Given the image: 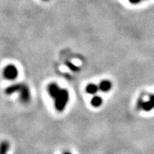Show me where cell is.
<instances>
[{
	"instance_id": "1",
	"label": "cell",
	"mask_w": 154,
	"mask_h": 154,
	"mask_svg": "<svg viewBox=\"0 0 154 154\" xmlns=\"http://www.w3.org/2000/svg\"><path fill=\"white\" fill-rule=\"evenodd\" d=\"M55 107L58 111H63L66 107V103L69 100V93L67 90L61 89L58 96L54 99Z\"/></svg>"
},
{
	"instance_id": "2",
	"label": "cell",
	"mask_w": 154,
	"mask_h": 154,
	"mask_svg": "<svg viewBox=\"0 0 154 154\" xmlns=\"http://www.w3.org/2000/svg\"><path fill=\"white\" fill-rule=\"evenodd\" d=\"M3 76L8 80H14L18 76V70L14 65H7L3 70Z\"/></svg>"
},
{
	"instance_id": "3",
	"label": "cell",
	"mask_w": 154,
	"mask_h": 154,
	"mask_svg": "<svg viewBox=\"0 0 154 154\" xmlns=\"http://www.w3.org/2000/svg\"><path fill=\"white\" fill-rule=\"evenodd\" d=\"M30 98H31V93H30L29 88L26 85L23 84L21 89L20 91V99L21 102L26 103L29 101Z\"/></svg>"
},
{
	"instance_id": "4",
	"label": "cell",
	"mask_w": 154,
	"mask_h": 154,
	"mask_svg": "<svg viewBox=\"0 0 154 154\" xmlns=\"http://www.w3.org/2000/svg\"><path fill=\"white\" fill-rule=\"evenodd\" d=\"M60 90L61 89L59 88L58 85L56 84V83H51L48 86V92H49V95L53 99H55L58 96Z\"/></svg>"
},
{
	"instance_id": "5",
	"label": "cell",
	"mask_w": 154,
	"mask_h": 154,
	"mask_svg": "<svg viewBox=\"0 0 154 154\" xmlns=\"http://www.w3.org/2000/svg\"><path fill=\"white\" fill-rule=\"evenodd\" d=\"M23 84H14L12 85L9 86L8 88H6L5 90V92H6V95H11L13 93H15V92H17L20 91L21 89Z\"/></svg>"
},
{
	"instance_id": "6",
	"label": "cell",
	"mask_w": 154,
	"mask_h": 154,
	"mask_svg": "<svg viewBox=\"0 0 154 154\" xmlns=\"http://www.w3.org/2000/svg\"><path fill=\"white\" fill-rule=\"evenodd\" d=\"M99 88H100V89L101 90L102 92H106L111 89L112 83L109 82V81L104 80L103 81V82H100V85H99Z\"/></svg>"
},
{
	"instance_id": "7",
	"label": "cell",
	"mask_w": 154,
	"mask_h": 154,
	"mask_svg": "<svg viewBox=\"0 0 154 154\" xmlns=\"http://www.w3.org/2000/svg\"><path fill=\"white\" fill-rule=\"evenodd\" d=\"M100 89L99 86L96 85V84H88L86 87V92H88V94H92L94 95L98 92V90Z\"/></svg>"
},
{
	"instance_id": "8",
	"label": "cell",
	"mask_w": 154,
	"mask_h": 154,
	"mask_svg": "<svg viewBox=\"0 0 154 154\" xmlns=\"http://www.w3.org/2000/svg\"><path fill=\"white\" fill-rule=\"evenodd\" d=\"M102 103H103V100L99 96H95L91 100V104L94 107H100Z\"/></svg>"
},
{
	"instance_id": "9",
	"label": "cell",
	"mask_w": 154,
	"mask_h": 154,
	"mask_svg": "<svg viewBox=\"0 0 154 154\" xmlns=\"http://www.w3.org/2000/svg\"><path fill=\"white\" fill-rule=\"evenodd\" d=\"M10 145L6 141H3L0 143V154H6L9 149Z\"/></svg>"
},
{
	"instance_id": "10",
	"label": "cell",
	"mask_w": 154,
	"mask_h": 154,
	"mask_svg": "<svg viewBox=\"0 0 154 154\" xmlns=\"http://www.w3.org/2000/svg\"><path fill=\"white\" fill-rule=\"evenodd\" d=\"M153 106H152V104L151 103L150 101H148V102H144L143 101V106H142V109H143L144 110H146V111L149 112L150 111L151 109H153Z\"/></svg>"
},
{
	"instance_id": "11",
	"label": "cell",
	"mask_w": 154,
	"mask_h": 154,
	"mask_svg": "<svg viewBox=\"0 0 154 154\" xmlns=\"http://www.w3.org/2000/svg\"><path fill=\"white\" fill-rule=\"evenodd\" d=\"M67 65L70 66V68L71 69V70H78V69L77 68V66H75L74 65H73V64H70V63H67Z\"/></svg>"
},
{
	"instance_id": "12",
	"label": "cell",
	"mask_w": 154,
	"mask_h": 154,
	"mask_svg": "<svg viewBox=\"0 0 154 154\" xmlns=\"http://www.w3.org/2000/svg\"><path fill=\"white\" fill-rule=\"evenodd\" d=\"M128 1L132 4H138L142 0H128Z\"/></svg>"
},
{
	"instance_id": "13",
	"label": "cell",
	"mask_w": 154,
	"mask_h": 154,
	"mask_svg": "<svg viewBox=\"0 0 154 154\" xmlns=\"http://www.w3.org/2000/svg\"><path fill=\"white\" fill-rule=\"evenodd\" d=\"M149 101H150V103L152 104V106H153L154 107V95H151V96H149Z\"/></svg>"
},
{
	"instance_id": "14",
	"label": "cell",
	"mask_w": 154,
	"mask_h": 154,
	"mask_svg": "<svg viewBox=\"0 0 154 154\" xmlns=\"http://www.w3.org/2000/svg\"><path fill=\"white\" fill-rule=\"evenodd\" d=\"M63 154H71V153H70V152H64V153H63Z\"/></svg>"
},
{
	"instance_id": "15",
	"label": "cell",
	"mask_w": 154,
	"mask_h": 154,
	"mask_svg": "<svg viewBox=\"0 0 154 154\" xmlns=\"http://www.w3.org/2000/svg\"><path fill=\"white\" fill-rule=\"evenodd\" d=\"M43 1H49V0H43Z\"/></svg>"
}]
</instances>
